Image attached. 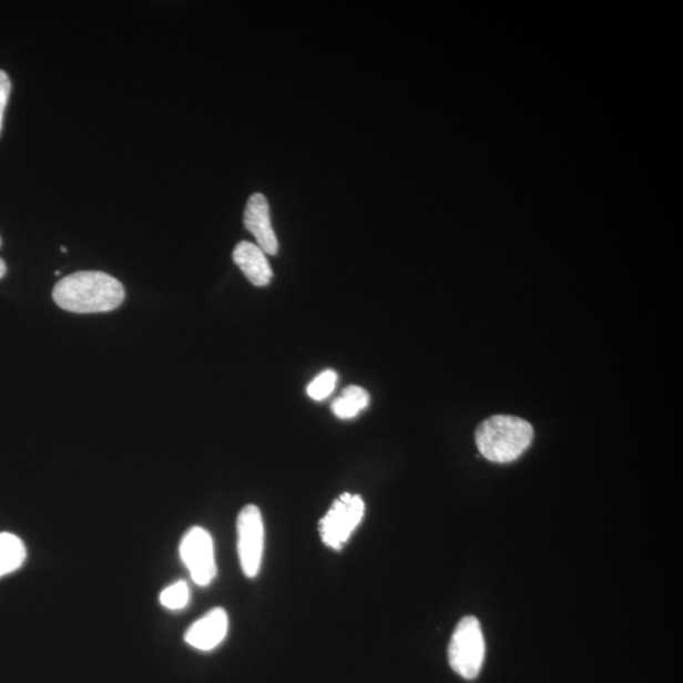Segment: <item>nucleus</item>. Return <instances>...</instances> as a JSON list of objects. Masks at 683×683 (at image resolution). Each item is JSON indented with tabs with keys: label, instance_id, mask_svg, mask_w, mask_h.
Wrapping results in <instances>:
<instances>
[{
	"label": "nucleus",
	"instance_id": "f257e3e1",
	"mask_svg": "<svg viewBox=\"0 0 683 683\" xmlns=\"http://www.w3.org/2000/svg\"><path fill=\"white\" fill-rule=\"evenodd\" d=\"M124 287L115 277L102 272H79L53 287L52 298L61 309L78 313H105L119 308Z\"/></svg>",
	"mask_w": 683,
	"mask_h": 683
},
{
	"label": "nucleus",
	"instance_id": "dca6fc26",
	"mask_svg": "<svg viewBox=\"0 0 683 683\" xmlns=\"http://www.w3.org/2000/svg\"><path fill=\"white\" fill-rule=\"evenodd\" d=\"M62 253H68V249L65 247H61Z\"/></svg>",
	"mask_w": 683,
	"mask_h": 683
},
{
	"label": "nucleus",
	"instance_id": "9b49d317",
	"mask_svg": "<svg viewBox=\"0 0 683 683\" xmlns=\"http://www.w3.org/2000/svg\"><path fill=\"white\" fill-rule=\"evenodd\" d=\"M370 402V395L359 386H348L332 404V411L339 419L355 418Z\"/></svg>",
	"mask_w": 683,
	"mask_h": 683
},
{
	"label": "nucleus",
	"instance_id": "f8f14e48",
	"mask_svg": "<svg viewBox=\"0 0 683 683\" xmlns=\"http://www.w3.org/2000/svg\"><path fill=\"white\" fill-rule=\"evenodd\" d=\"M191 601V590L185 581H177L160 595V602L170 610H182Z\"/></svg>",
	"mask_w": 683,
	"mask_h": 683
},
{
	"label": "nucleus",
	"instance_id": "39448f33",
	"mask_svg": "<svg viewBox=\"0 0 683 683\" xmlns=\"http://www.w3.org/2000/svg\"><path fill=\"white\" fill-rule=\"evenodd\" d=\"M265 527L263 514L256 506H247L237 518V551L242 571L256 578L263 564Z\"/></svg>",
	"mask_w": 683,
	"mask_h": 683
},
{
	"label": "nucleus",
	"instance_id": "20e7f679",
	"mask_svg": "<svg viewBox=\"0 0 683 683\" xmlns=\"http://www.w3.org/2000/svg\"><path fill=\"white\" fill-rule=\"evenodd\" d=\"M365 516V502L359 496L342 493L320 520L319 530L322 541L332 550L340 551L350 534L361 523Z\"/></svg>",
	"mask_w": 683,
	"mask_h": 683
},
{
	"label": "nucleus",
	"instance_id": "2eb2a0df",
	"mask_svg": "<svg viewBox=\"0 0 683 683\" xmlns=\"http://www.w3.org/2000/svg\"><path fill=\"white\" fill-rule=\"evenodd\" d=\"M7 273V266L4 264V261L2 258H0V278H2Z\"/></svg>",
	"mask_w": 683,
	"mask_h": 683
},
{
	"label": "nucleus",
	"instance_id": "9d476101",
	"mask_svg": "<svg viewBox=\"0 0 683 683\" xmlns=\"http://www.w3.org/2000/svg\"><path fill=\"white\" fill-rule=\"evenodd\" d=\"M26 559L22 539L12 533H0V578L21 569Z\"/></svg>",
	"mask_w": 683,
	"mask_h": 683
},
{
	"label": "nucleus",
	"instance_id": "ddd939ff",
	"mask_svg": "<svg viewBox=\"0 0 683 683\" xmlns=\"http://www.w3.org/2000/svg\"><path fill=\"white\" fill-rule=\"evenodd\" d=\"M337 374L334 370L322 373L308 386V395L314 400H323L335 390Z\"/></svg>",
	"mask_w": 683,
	"mask_h": 683
},
{
	"label": "nucleus",
	"instance_id": "423d86ee",
	"mask_svg": "<svg viewBox=\"0 0 683 683\" xmlns=\"http://www.w3.org/2000/svg\"><path fill=\"white\" fill-rule=\"evenodd\" d=\"M180 557L196 585L208 587L217 574L213 539L204 528L187 530L180 543Z\"/></svg>",
	"mask_w": 683,
	"mask_h": 683
},
{
	"label": "nucleus",
	"instance_id": "7ed1b4c3",
	"mask_svg": "<svg viewBox=\"0 0 683 683\" xmlns=\"http://www.w3.org/2000/svg\"><path fill=\"white\" fill-rule=\"evenodd\" d=\"M487 653L481 624L475 616H465L457 624L448 645L449 666L466 680L479 676Z\"/></svg>",
	"mask_w": 683,
	"mask_h": 683
},
{
	"label": "nucleus",
	"instance_id": "f03ea898",
	"mask_svg": "<svg viewBox=\"0 0 683 683\" xmlns=\"http://www.w3.org/2000/svg\"><path fill=\"white\" fill-rule=\"evenodd\" d=\"M534 429L529 421L514 416H493L475 431L476 446L490 462L510 463L532 445Z\"/></svg>",
	"mask_w": 683,
	"mask_h": 683
},
{
	"label": "nucleus",
	"instance_id": "6e6552de",
	"mask_svg": "<svg viewBox=\"0 0 683 683\" xmlns=\"http://www.w3.org/2000/svg\"><path fill=\"white\" fill-rule=\"evenodd\" d=\"M246 228L257 239L258 247L265 254L276 255L278 249L277 238L269 220V206L265 195H251L244 217Z\"/></svg>",
	"mask_w": 683,
	"mask_h": 683
},
{
	"label": "nucleus",
	"instance_id": "f3484780",
	"mask_svg": "<svg viewBox=\"0 0 683 683\" xmlns=\"http://www.w3.org/2000/svg\"><path fill=\"white\" fill-rule=\"evenodd\" d=\"M0 244H2V241H0Z\"/></svg>",
	"mask_w": 683,
	"mask_h": 683
},
{
	"label": "nucleus",
	"instance_id": "0eeeda50",
	"mask_svg": "<svg viewBox=\"0 0 683 683\" xmlns=\"http://www.w3.org/2000/svg\"><path fill=\"white\" fill-rule=\"evenodd\" d=\"M228 615L226 610L215 608L187 629L184 640L193 649L208 652L226 640Z\"/></svg>",
	"mask_w": 683,
	"mask_h": 683
},
{
	"label": "nucleus",
	"instance_id": "4468645a",
	"mask_svg": "<svg viewBox=\"0 0 683 683\" xmlns=\"http://www.w3.org/2000/svg\"><path fill=\"white\" fill-rule=\"evenodd\" d=\"M11 80L3 70H0V132H2L4 111L9 95H11Z\"/></svg>",
	"mask_w": 683,
	"mask_h": 683
},
{
	"label": "nucleus",
	"instance_id": "1a4fd4ad",
	"mask_svg": "<svg viewBox=\"0 0 683 683\" xmlns=\"http://www.w3.org/2000/svg\"><path fill=\"white\" fill-rule=\"evenodd\" d=\"M233 261L246 275L251 284L263 287L272 282L273 269L268 265L264 251L251 244V242H239L233 251Z\"/></svg>",
	"mask_w": 683,
	"mask_h": 683
}]
</instances>
